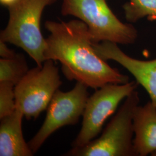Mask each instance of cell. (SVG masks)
Segmentation results:
<instances>
[{
    "label": "cell",
    "instance_id": "cell-6",
    "mask_svg": "<svg viewBox=\"0 0 156 156\" xmlns=\"http://www.w3.org/2000/svg\"><path fill=\"white\" fill-rule=\"evenodd\" d=\"M138 84L133 80L125 84H106L95 90L87 99L82 116V128L73 141L72 147H82L94 140L120 102L135 90Z\"/></svg>",
    "mask_w": 156,
    "mask_h": 156
},
{
    "label": "cell",
    "instance_id": "cell-10",
    "mask_svg": "<svg viewBox=\"0 0 156 156\" xmlns=\"http://www.w3.org/2000/svg\"><path fill=\"white\" fill-rule=\"evenodd\" d=\"M22 112L16 109L1 119L0 156H32L33 152L23 137Z\"/></svg>",
    "mask_w": 156,
    "mask_h": 156
},
{
    "label": "cell",
    "instance_id": "cell-3",
    "mask_svg": "<svg viewBox=\"0 0 156 156\" xmlns=\"http://www.w3.org/2000/svg\"><path fill=\"white\" fill-rule=\"evenodd\" d=\"M62 13L83 22L93 43L109 41L117 44H134L138 31L131 24L122 22L112 11L106 0H62Z\"/></svg>",
    "mask_w": 156,
    "mask_h": 156
},
{
    "label": "cell",
    "instance_id": "cell-11",
    "mask_svg": "<svg viewBox=\"0 0 156 156\" xmlns=\"http://www.w3.org/2000/svg\"><path fill=\"white\" fill-rule=\"evenodd\" d=\"M29 69L24 56L17 53L12 58L0 59V83H8L16 86Z\"/></svg>",
    "mask_w": 156,
    "mask_h": 156
},
{
    "label": "cell",
    "instance_id": "cell-2",
    "mask_svg": "<svg viewBox=\"0 0 156 156\" xmlns=\"http://www.w3.org/2000/svg\"><path fill=\"white\" fill-rule=\"evenodd\" d=\"M57 0H16L8 6L9 20L0 33V41L24 50L37 66L45 62L46 41L41 30L42 13Z\"/></svg>",
    "mask_w": 156,
    "mask_h": 156
},
{
    "label": "cell",
    "instance_id": "cell-9",
    "mask_svg": "<svg viewBox=\"0 0 156 156\" xmlns=\"http://www.w3.org/2000/svg\"><path fill=\"white\" fill-rule=\"evenodd\" d=\"M133 129V144L136 155L148 156L156 151V106L151 101L135 108Z\"/></svg>",
    "mask_w": 156,
    "mask_h": 156
},
{
    "label": "cell",
    "instance_id": "cell-8",
    "mask_svg": "<svg viewBox=\"0 0 156 156\" xmlns=\"http://www.w3.org/2000/svg\"><path fill=\"white\" fill-rule=\"evenodd\" d=\"M97 54L105 61L112 60L127 69L136 82L142 86L156 106V58L151 60H140L127 55L117 46L109 41L93 43Z\"/></svg>",
    "mask_w": 156,
    "mask_h": 156
},
{
    "label": "cell",
    "instance_id": "cell-15",
    "mask_svg": "<svg viewBox=\"0 0 156 156\" xmlns=\"http://www.w3.org/2000/svg\"><path fill=\"white\" fill-rule=\"evenodd\" d=\"M16 1V0H0V2L1 4L8 7V6L11 5L13 3H14Z\"/></svg>",
    "mask_w": 156,
    "mask_h": 156
},
{
    "label": "cell",
    "instance_id": "cell-5",
    "mask_svg": "<svg viewBox=\"0 0 156 156\" xmlns=\"http://www.w3.org/2000/svg\"><path fill=\"white\" fill-rule=\"evenodd\" d=\"M62 83L54 61L45 60L42 67L29 70L15 87L16 109L22 112L28 120L36 119L47 109Z\"/></svg>",
    "mask_w": 156,
    "mask_h": 156
},
{
    "label": "cell",
    "instance_id": "cell-1",
    "mask_svg": "<svg viewBox=\"0 0 156 156\" xmlns=\"http://www.w3.org/2000/svg\"><path fill=\"white\" fill-rule=\"evenodd\" d=\"M45 60L60 62L69 80L97 90L108 83L125 84L129 78L111 67L95 52L87 26L80 20L46 21Z\"/></svg>",
    "mask_w": 156,
    "mask_h": 156
},
{
    "label": "cell",
    "instance_id": "cell-12",
    "mask_svg": "<svg viewBox=\"0 0 156 156\" xmlns=\"http://www.w3.org/2000/svg\"><path fill=\"white\" fill-rule=\"evenodd\" d=\"M126 20L135 23L146 16L156 20V0H129L123 6Z\"/></svg>",
    "mask_w": 156,
    "mask_h": 156
},
{
    "label": "cell",
    "instance_id": "cell-13",
    "mask_svg": "<svg viewBox=\"0 0 156 156\" xmlns=\"http://www.w3.org/2000/svg\"><path fill=\"white\" fill-rule=\"evenodd\" d=\"M15 87L11 84L0 83V119L16 110Z\"/></svg>",
    "mask_w": 156,
    "mask_h": 156
},
{
    "label": "cell",
    "instance_id": "cell-4",
    "mask_svg": "<svg viewBox=\"0 0 156 156\" xmlns=\"http://www.w3.org/2000/svg\"><path fill=\"white\" fill-rule=\"evenodd\" d=\"M140 101L135 90L125 98L99 138L82 147L73 148L65 156H137L133 144V115Z\"/></svg>",
    "mask_w": 156,
    "mask_h": 156
},
{
    "label": "cell",
    "instance_id": "cell-14",
    "mask_svg": "<svg viewBox=\"0 0 156 156\" xmlns=\"http://www.w3.org/2000/svg\"><path fill=\"white\" fill-rule=\"evenodd\" d=\"M16 54L14 50L7 46L6 42L0 41V56L2 58H12L15 57Z\"/></svg>",
    "mask_w": 156,
    "mask_h": 156
},
{
    "label": "cell",
    "instance_id": "cell-16",
    "mask_svg": "<svg viewBox=\"0 0 156 156\" xmlns=\"http://www.w3.org/2000/svg\"><path fill=\"white\" fill-rule=\"evenodd\" d=\"M151 155L153 156H156V151H154V153H152Z\"/></svg>",
    "mask_w": 156,
    "mask_h": 156
},
{
    "label": "cell",
    "instance_id": "cell-7",
    "mask_svg": "<svg viewBox=\"0 0 156 156\" xmlns=\"http://www.w3.org/2000/svg\"><path fill=\"white\" fill-rule=\"evenodd\" d=\"M89 87L76 82L73 89L64 92L57 90L47 108V113L41 127L28 144L36 153L50 135L57 129L77 124L89 98Z\"/></svg>",
    "mask_w": 156,
    "mask_h": 156
}]
</instances>
